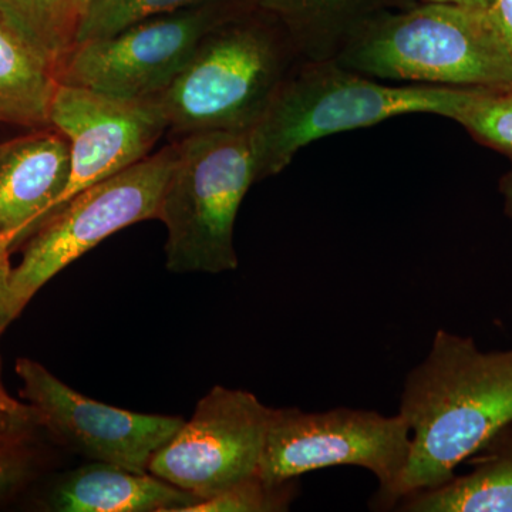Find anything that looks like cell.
Wrapping results in <instances>:
<instances>
[{"instance_id": "83f0119b", "label": "cell", "mask_w": 512, "mask_h": 512, "mask_svg": "<svg viewBox=\"0 0 512 512\" xmlns=\"http://www.w3.org/2000/svg\"><path fill=\"white\" fill-rule=\"evenodd\" d=\"M3 144H0V156H2Z\"/></svg>"}, {"instance_id": "7402d4cb", "label": "cell", "mask_w": 512, "mask_h": 512, "mask_svg": "<svg viewBox=\"0 0 512 512\" xmlns=\"http://www.w3.org/2000/svg\"><path fill=\"white\" fill-rule=\"evenodd\" d=\"M42 430V420L32 404L18 402L6 390L0 392V446L32 443Z\"/></svg>"}, {"instance_id": "4316f807", "label": "cell", "mask_w": 512, "mask_h": 512, "mask_svg": "<svg viewBox=\"0 0 512 512\" xmlns=\"http://www.w3.org/2000/svg\"><path fill=\"white\" fill-rule=\"evenodd\" d=\"M2 390H5V387H3L2 384V363H0V392H2Z\"/></svg>"}, {"instance_id": "e0dca14e", "label": "cell", "mask_w": 512, "mask_h": 512, "mask_svg": "<svg viewBox=\"0 0 512 512\" xmlns=\"http://www.w3.org/2000/svg\"><path fill=\"white\" fill-rule=\"evenodd\" d=\"M0 22L56 74L74 45L79 15L69 0H0Z\"/></svg>"}, {"instance_id": "ba28073f", "label": "cell", "mask_w": 512, "mask_h": 512, "mask_svg": "<svg viewBox=\"0 0 512 512\" xmlns=\"http://www.w3.org/2000/svg\"><path fill=\"white\" fill-rule=\"evenodd\" d=\"M248 3L218 0L192 6L74 45L57 66V83L116 99H157L183 73L210 30Z\"/></svg>"}, {"instance_id": "30bf717a", "label": "cell", "mask_w": 512, "mask_h": 512, "mask_svg": "<svg viewBox=\"0 0 512 512\" xmlns=\"http://www.w3.org/2000/svg\"><path fill=\"white\" fill-rule=\"evenodd\" d=\"M16 375L23 399L39 413L43 430L92 461L148 473L151 458L184 419L117 409L83 396L32 359L20 357Z\"/></svg>"}, {"instance_id": "9a60e30c", "label": "cell", "mask_w": 512, "mask_h": 512, "mask_svg": "<svg viewBox=\"0 0 512 512\" xmlns=\"http://www.w3.org/2000/svg\"><path fill=\"white\" fill-rule=\"evenodd\" d=\"M470 471L403 497V512H512V423L466 461Z\"/></svg>"}, {"instance_id": "d4e9b609", "label": "cell", "mask_w": 512, "mask_h": 512, "mask_svg": "<svg viewBox=\"0 0 512 512\" xmlns=\"http://www.w3.org/2000/svg\"><path fill=\"white\" fill-rule=\"evenodd\" d=\"M420 2L451 3V5L471 6V8L488 9L493 0H420Z\"/></svg>"}, {"instance_id": "3957f363", "label": "cell", "mask_w": 512, "mask_h": 512, "mask_svg": "<svg viewBox=\"0 0 512 512\" xmlns=\"http://www.w3.org/2000/svg\"><path fill=\"white\" fill-rule=\"evenodd\" d=\"M335 62L372 79L416 86H512V59L488 9L451 3L380 13Z\"/></svg>"}, {"instance_id": "2e32d148", "label": "cell", "mask_w": 512, "mask_h": 512, "mask_svg": "<svg viewBox=\"0 0 512 512\" xmlns=\"http://www.w3.org/2000/svg\"><path fill=\"white\" fill-rule=\"evenodd\" d=\"M55 70L0 22V126L50 127Z\"/></svg>"}, {"instance_id": "9c48e42d", "label": "cell", "mask_w": 512, "mask_h": 512, "mask_svg": "<svg viewBox=\"0 0 512 512\" xmlns=\"http://www.w3.org/2000/svg\"><path fill=\"white\" fill-rule=\"evenodd\" d=\"M272 407L245 390L215 386L151 458L148 473L201 501L256 476Z\"/></svg>"}, {"instance_id": "ac0fdd59", "label": "cell", "mask_w": 512, "mask_h": 512, "mask_svg": "<svg viewBox=\"0 0 512 512\" xmlns=\"http://www.w3.org/2000/svg\"><path fill=\"white\" fill-rule=\"evenodd\" d=\"M453 120L478 143L512 160V86L467 87Z\"/></svg>"}, {"instance_id": "8fae6325", "label": "cell", "mask_w": 512, "mask_h": 512, "mask_svg": "<svg viewBox=\"0 0 512 512\" xmlns=\"http://www.w3.org/2000/svg\"><path fill=\"white\" fill-rule=\"evenodd\" d=\"M50 127L69 140L70 178L47 218L74 195L150 156L168 133L158 99H116L63 83L53 94Z\"/></svg>"}, {"instance_id": "6da1fadb", "label": "cell", "mask_w": 512, "mask_h": 512, "mask_svg": "<svg viewBox=\"0 0 512 512\" xmlns=\"http://www.w3.org/2000/svg\"><path fill=\"white\" fill-rule=\"evenodd\" d=\"M399 413L412 430V450L387 511L406 495L446 484L512 423V348L483 352L471 336L437 330L404 380Z\"/></svg>"}, {"instance_id": "7a4b0ae2", "label": "cell", "mask_w": 512, "mask_h": 512, "mask_svg": "<svg viewBox=\"0 0 512 512\" xmlns=\"http://www.w3.org/2000/svg\"><path fill=\"white\" fill-rule=\"evenodd\" d=\"M302 62L284 26L249 2L210 30L157 97L168 133L251 131Z\"/></svg>"}, {"instance_id": "ffe728a7", "label": "cell", "mask_w": 512, "mask_h": 512, "mask_svg": "<svg viewBox=\"0 0 512 512\" xmlns=\"http://www.w3.org/2000/svg\"><path fill=\"white\" fill-rule=\"evenodd\" d=\"M298 480L282 484H269L256 476L232 485L228 490L185 512H282L288 511L298 497Z\"/></svg>"}, {"instance_id": "7c38bea8", "label": "cell", "mask_w": 512, "mask_h": 512, "mask_svg": "<svg viewBox=\"0 0 512 512\" xmlns=\"http://www.w3.org/2000/svg\"><path fill=\"white\" fill-rule=\"evenodd\" d=\"M70 178V143L56 128L3 144L0 156V264L32 237Z\"/></svg>"}, {"instance_id": "52a82bcc", "label": "cell", "mask_w": 512, "mask_h": 512, "mask_svg": "<svg viewBox=\"0 0 512 512\" xmlns=\"http://www.w3.org/2000/svg\"><path fill=\"white\" fill-rule=\"evenodd\" d=\"M412 450V430L397 413L338 409L306 413L296 407L272 410L258 476L282 484L322 468L355 466L379 481L370 507L387 511Z\"/></svg>"}, {"instance_id": "d6986e66", "label": "cell", "mask_w": 512, "mask_h": 512, "mask_svg": "<svg viewBox=\"0 0 512 512\" xmlns=\"http://www.w3.org/2000/svg\"><path fill=\"white\" fill-rule=\"evenodd\" d=\"M211 2L218 0H93L77 22L74 45L116 35L141 20Z\"/></svg>"}, {"instance_id": "5bb4252c", "label": "cell", "mask_w": 512, "mask_h": 512, "mask_svg": "<svg viewBox=\"0 0 512 512\" xmlns=\"http://www.w3.org/2000/svg\"><path fill=\"white\" fill-rule=\"evenodd\" d=\"M274 16L303 62L336 60L370 20L420 0H249Z\"/></svg>"}, {"instance_id": "484cf974", "label": "cell", "mask_w": 512, "mask_h": 512, "mask_svg": "<svg viewBox=\"0 0 512 512\" xmlns=\"http://www.w3.org/2000/svg\"><path fill=\"white\" fill-rule=\"evenodd\" d=\"M70 5H72V8L76 10L77 15H82L84 10L87 9V6L90 5V3L93 2V0H69Z\"/></svg>"}, {"instance_id": "cb8c5ba5", "label": "cell", "mask_w": 512, "mask_h": 512, "mask_svg": "<svg viewBox=\"0 0 512 512\" xmlns=\"http://www.w3.org/2000/svg\"><path fill=\"white\" fill-rule=\"evenodd\" d=\"M498 188H500L501 195H503L505 215L512 218V168L501 177L500 187Z\"/></svg>"}, {"instance_id": "4fadbf2b", "label": "cell", "mask_w": 512, "mask_h": 512, "mask_svg": "<svg viewBox=\"0 0 512 512\" xmlns=\"http://www.w3.org/2000/svg\"><path fill=\"white\" fill-rule=\"evenodd\" d=\"M200 498L150 473L94 463L62 476L47 491L45 507L56 512H185Z\"/></svg>"}, {"instance_id": "f1b7e54d", "label": "cell", "mask_w": 512, "mask_h": 512, "mask_svg": "<svg viewBox=\"0 0 512 512\" xmlns=\"http://www.w3.org/2000/svg\"><path fill=\"white\" fill-rule=\"evenodd\" d=\"M2 332H3V330H2V328H0V335H2Z\"/></svg>"}, {"instance_id": "8992f818", "label": "cell", "mask_w": 512, "mask_h": 512, "mask_svg": "<svg viewBox=\"0 0 512 512\" xmlns=\"http://www.w3.org/2000/svg\"><path fill=\"white\" fill-rule=\"evenodd\" d=\"M177 141L74 195L30 237L22 261L0 268V328H8L53 276L121 229L157 220Z\"/></svg>"}, {"instance_id": "277c9868", "label": "cell", "mask_w": 512, "mask_h": 512, "mask_svg": "<svg viewBox=\"0 0 512 512\" xmlns=\"http://www.w3.org/2000/svg\"><path fill=\"white\" fill-rule=\"evenodd\" d=\"M467 87L386 84L329 62H302L251 130L255 178L284 171L320 138L412 113L453 120Z\"/></svg>"}, {"instance_id": "44dd1931", "label": "cell", "mask_w": 512, "mask_h": 512, "mask_svg": "<svg viewBox=\"0 0 512 512\" xmlns=\"http://www.w3.org/2000/svg\"><path fill=\"white\" fill-rule=\"evenodd\" d=\"M42 466L36 441L0 446V504L22 493L39 476Z\"/></svg>"}, {"instance_id": "5b68a950", "label": "cell", "mask_w": 512, "mask_h": 512, "mask_svg": "<svg viewBox=\"0 0 512 512\" xmlns=\"http://www.w3.org/2000/svg\"><path fill=\"white\" fill-rule=\"evenodd\" d=\"M251 131H208L177 138L178 156L157 220L167 228L165 259L175 274L238 268L234 227L256 183Z\"/></svg>"}, {"instance_id": "603a6c76", "label": "cell", "mask_w": 512, "mask_h": 512, "mask_svg": "<svg viewBox=\"0 0 512 512\" xmlns=\"http://www.w3.org/2000/svg\"><path fill=\"white\" fill-rule=\"evenodd\" d=\"M488 13L512 59V0H493Z\"/></svg>"}]
</instances>
